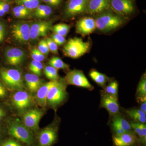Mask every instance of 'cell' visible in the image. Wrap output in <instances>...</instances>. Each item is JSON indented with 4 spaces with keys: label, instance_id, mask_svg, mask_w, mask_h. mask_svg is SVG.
Returning <instances> with one entry per match:
<instances>
[{
    "label": "cell",
    "instance_id": "17",
    "mask_svg": "<svg viewBox=\"0 0 146 146\" xmlns=\"http://www.w3.org/2000/svg\"><path fill=\"white\" fill-rule=\"evenodd\" d=\"M112 141L115 146H133L138 141V138L133 132H125L119 135H114Z\"/></svg>",
    "mask_w": 146,
    "mask_h": 146
},
{
    "label": "cell",
    "instance_id": "11",
    "mask_svg": "<svg viewBox=\"0 0 146 146\" xmlns=\"http://www.w3.org/2000/svg\"><path fill=\"white\" fill-rule=\"evenodd\" d=\"M52 23L50 21H39L31 25L30 39L35 40L42 36H46L52 29Z\"/></svg>",
    "mask_w": 146,
    "mask_h": 146
},
{
    "label": "cell",
    "instance_id": "16",
    "mask_svg": "<svg viewBox=\"0 0 146 146\" xmlns=\"http://www.w3.org/2000/svg\"><path fill=\"white\" fill-rule=\"evenodd\" d=\"M101 105L108 111L110 115H115L119 111L118 98L104 93L102 94Z\"/></svg>",
    "mask_w": 146,
    "mask_h": 146
},
{
    "label": "cell",
    "instance_id": "31",
    "mask_svg": "<svg viewBox=\"0 0 146 146\" xmlns=\"http://www.w3.org/2000/svg\"><path fill=\"white\" fill-rule=\"evenodd\" d=\"M113 120L118 123L126 132H133L131 129L130 124L125 118L118 115L116 116Z\"/></svg>",
    "mask_w": 146,
    "mask_h": 146
},
{
    "label": "cell",
    "instance_id": "10",
    "mask_svg": "<svg viewBox=\"0 0 146 146\" xmlns=\"http://www.w3.org/2000/svg\"><path fill=\"white\" fill-rule=\"evenodd\" d=\"M30 24L28 22L16 23L12 26V35L20 43H27L30 39Z\"/></svg>",
    "mask_w": 146,
    "mask_h": 146
},
{
    "label": "cell",
    "instance_id": "39",
    "mask_svg": "<svg viewBox=\"0 0 146 146\" xmlns=\"http://www.w3.org/2000/svg\"><path fill=\"white\" fill-rule=\"evenodd\" d=\"M112 125L115 132V135H119L127 132L114 120H112Z\"/></svg>",
    "mask_w": 146,
    "mask_h": 146
},
{
    "label": "cell",
    "instance_id": "46",
    "mask_svg": "<svg viewBox=\"0 0 146 146\" xmlns=\"http://www.w3.org/2000/svg\"><path fill=\"white\" fill-rule=\"evenodd\" d=\"M6 13L5 11L3 8L2 7L0 4V17H3Z\"/></svg>",
    "mask_w": 146,
    "mask_h": 146
},
{
    "label": "cell",
    "instance_id": "33",
    "mask_svg": "<svg viewBox=\"0 0 146 146\" xmlns=\"http://www.w3.org/2000/svg\"><path fill=\"white\" fill-rule=\"evenodd\" d=\"M138 97H146V75L143 76L138 84L137 88Z\"/></svg>",
    "mask_w": 146,
    "mask_h": 146
},
{
    "label": "cell",
    "instance_id": "37",
    "mask_svg": "<svg viewBox=\"0 0 146 146\" xmlns=\"http://www.w3.org/2000/svg\"><path fill=\"white\" fill-rule=\"evenodd\" d=\"M51 39L57 46H61L66 42L64 36L55 33L51 35Z\"/></svg>",
    "mask_w": 146,
    "mask_h": 146
},
{
    "label": "cell",
    "instance_id": "29",
    "mask_svg": "<svg viewBox=\"0 0 146 146\" xmlns=\"http://www.w3.org/2000/svg\"><path fill=\"white\" fill-rule=\"evenodd\" d=\"M52 29L54 33L65 37L70 31V26L66 24H58L54 26Z\"/></svg>",
    "mask_w": 146,
    "mask_h": 146
},
{
    "label": "cell",
    "instance_id": "41",
    "mask_svg": "<svg viewBox=\"0 0 146 146\" xmlns=\"http://www.w3.org/2000/svg\"><path fill=\"white\" fill-rule=\"evenodd\" d=\"M138 101L140 103V109L146 113V97H138Z\"/></svg>",
    "mask_w": 146,
    "mask_h": 146
},
{
    "label": "cell",
    "instance_id": "38",
    "mask_svg": "<svg viewBox=\"0 0 146 146\" xmlns=\"http://www.w3.org/2000/svg\"><path fill=\"white\" fill-rule=\"evenodd\" d=\"M38 49L44 55L48 54L49 52V50L48 45L44 39H42L39 42Z\"/></svg>",
    "mask_w": 146,
    "mask_h": 146
},
{
    "label": "cell",
    "instance_id": "22",
    "mask_svg": "<svg viewBox=\"0 0 146 146\" xmlns=\"http://www.w3.org/2000/svg\"><path fill=\"white\" fill-rule=\"evenodd\" d=\"M129 117L136 122L145 123L146 121L145 112L140 109H132L127 111Z\"/></svg>",
    "mask_w": 146,
    "mask_h": 146
},
{
    "label": "cell",
    "instance_id": "20",
    "mask_svg": "<svg viewBox=\"0 0 146 146\" xmlns=\"http://www.w3.org/2000/svg\"><path fill=\"white\" fill-rule=\"evenodd\" d=\"M25 84L29 91L35 93L43 84V81L38 76L33 74L27 73L25 76Z\"/></svg>",
    "mask_w": 146,
    "mask_h": 146
},
{
    "label": "cell",
    "instance_id": "4",
    "mask_svg": "<svg viewBox=\"0 0 146 146\" xmlns=\"http://www.w3.org/2000/svg\"><path fill=\"white\" fill-rule=\"evenodd\" d=\"M96 28L100 31L108 32L117 28L124 23L122 18L113 13H101L96 20Z\"/></svg>",
    "mask_w": 146,
    "mask_h": 146
},
{
    "label": "cell",
    "instance_id": "15",
    "mask_svg": "<svg viewBox=\"0 0 146 146\" xmlns=\"http://www.w3.org/2000/svg\"><path fill=\"white\" fill-rule=\"evenodd\" d=\"M95 20L91 17H84L80 19L76 24L77 33L83 36L89 35L96 29Z\"/></svg>",
    "mask_w": 146,
    "mask_h": 146
},
{
    "label": "cell",
    "instance_id": "3",
    "mask_svg": "<svg viewBox=\"0 0 146 146\" xmlns=\"http://www.w3.org/2000/svg\"><path fill=\"white\" fill-rule=\"evenodd\" d=\"M90 46L89 41L84 42L79 37L71 38L63 47V53L68 57L78 58L89 51Z\"/></svg>",
    "mask_w": 146,
    "mask_h": 146
},
{
    "label": "cell",
    "instance_id": "30",
    "mask_svg": "<svg viewBox=\"0 0 146 146\" xmlns=\"http://www.w3.org/2000/svg\"><path fill=\"white\" fill-rule=\"evenodd\" d=\"M43 65L41 62L33 60L29 65V69L33 74L40 76L42 75Z\"/></svg>",
    "mask_w": 146,
    "mask_h": 146
},
{
    "label": "cell",
    "instance_id": "19",
    "mask_svg": "<svg viewBox=\"0 0 146 146\" xmlns=\"http://www.w3.org/2000/svg\"><path fill=\"white\" fill-rule=\"evenodd\" d=\"M56 81H51L44 84L36 91V99L39 106L43 108L46 107L47 105V95L48 91Z\"/></svg>",
    "mask_w": 146,
    "mask_h": 146
},
{
    "label": "cell",
    "instance_id": "24",
    "mask_svg": "<svg viewBox=\"0 0 146 146\" xmlns=\"http://www.w3.org/2000/svg\"><path fill=\"white\" fill-rule=\"evenodd\" d=\"M52 9L49 6L45 5H39L35 9L34 16L38 18H46L50 16Z\"/></svg>",
    "mask_w": 146,
    "mask_h": 146
},
{
    "label": "cell",
    "instance_id": "27",
    "mask_svg": "<svg viewBox=\"0 0 146 146\" xmlns=\"http://www.w3.org/2000/svg\"><path fill=\"white\" fill-rule=\"evenodd\" d=\"M44 73L47 78L51 81H56L59 79L58 70L52 66H45Z\"/></svg>",
    "mask_w": 146,
    "mask_h": 146
},
{
    "label": "cell",
    "instance_id": "28",
    "mask_svg": "<svg viewBox=\"0 0 146 146\" xmlns=\"http://www.w3.org/2000/svg\"><path fill=\"white\" fill-rule=\"evenodd\" d=\"M18 5H22L29 10L35 9L40 4V0H16Z\"/></svg>",
    "mask_w": 146,
    "mask_h": 146
},
{
    "label": "cell",
    "instance_id": "43",
    "mask_svg": "<svg viewBox=\"0 0 146 146\" xmlns=\"http://www.w3.org/2000/svg\"><path fill=\"white\" fill-rule=\"evenodd\" d=\"M44 2L52 6H57L60 4L62 0H42Z\"/></svg>",
    "mask_w": 146,
    "mask_h": 146
},
{
    "label": "cell",
    "instance_id": "25",
    "mask_svg": "<svg viewBox=\"0 0 146 146\" xmlns=\"http://www.w3.org/2000/svg\"><path fill=\"white\" fill-rule=\"evenodd\" d=\"M48 64L50 66H52L57 70H68L69 68V66L68 64L63 62V60L57 56L52 58L49 61Z\"/></svg>",
    "mask_w": 146,
    "mask_h": 146
},
{
    "label": "cell",
    "instance_id": "6",
    "mask_svg": "<svg viewBox=\"0 0 146 146\" xmlns=\"http://www.w3.org/2000/svg\"><path fill=\"white\" fill-rule=\"evenodd\" d=\"M17 91L12 96L11 103L19 112L25 113L33 105L32 97L23 90Z\"/></svg>",
    "mask_w": 146,
    "mask_h": 146
},
{
    "label": "cell",
    "instance_id": "14",
    "mask_svg": "<svg viewBox=\"0 0 146 146\" xmlns=\"http://www.w3.org/2000/svg\"><path fill=\"white\" fill-rule=\"evenodd\" d=\"M88 0H69L65 13L68 17H73L85 11Z\"/></svg>",
    "mask_w": 146,
    "mask_h": 146
},
{
    "label": "cell",
    "instance_id": "2",
    "mask_svg": "<svg viewBox=\"0 0 146 146\" xmlns=\"http://www.w3.org/2000/svg\"><path fill=\"white\" fill-rule=\"evenodd\" d=\"M0 78L6 88L11 91H21L25 88L24 79L20 71L16 69H0Z\"/></svg>",
    "mask_w": 146,
    "mask_h": 146
},
{
    "label": "cell",
    "instance_id": "35",
    "mask_svg": "<svg viewBox=\"0 0 146 146\" xmlns=\"http://www.w3.org/2000/svg\"><path fill=\"white\" fill-rule=\"evenodd\" d=\"M31 57L33 60L39 62H42L45 59L44 55L36 48H35L32 50Z\"/></svg>",
    "mask_w": 146,
    "mask_h": 146
},
{
    "label": "cell",
    "instance_id": "5",
    "mask_svg": "<svg viewBox=\"0 0 146 146\" xmlns=\"http://www.w3.org/2000/svg\"><path fill=\"white\" fill-rule=\"evenodd\" d=\"M66 88L65 82L56 80L48 91L47 104L53 108H56L63 103L67 98Z\"/></svg>",
    "mask_w": 146,
    "mask_h": 146
},
{
    "label": "cell",
    "instance_id": "12",
    "mask_svg": "<svg viewBox=\"0 0 146 146\" xmlns=\"http://www.w3.org/2000/svg\"><path fill=\"white\" fill-rule=\"evenodd\" d=\"M110 6L115 12L123 16L130 15L134 9L132 0H110Z\"/></svg>",
    "mask_w": 146,
    "mask_h": 146
},
{
    "label": "cell",
    "instance_id": "42",
    "mask_svg": "<svg viewBox=\"0 0 146 146\" xmlns=\"http://www.w3.org/2000/svg\"><path fill=\"white\" fill-rule=\"evenodd\" d=\"M7 95L6 88L3 82L0 81V99L5 98Z\"/></svg>",
    "mask_w": 146,
    "mask_h": 146
},
{
    "label": "cell",
    "instance_id": "47",
    "mask_svg": "<svg viewBox=\"0 0 146 146\" xmlns=\"http://www.w3.org/2000/svg\"><path fill=\"white\" fill-rule=\"evenodd\" d=\"M9 1V0H0L1 1L7 2V1Z\"/></svg>",
    "mask_w": 146,
    "mask_h": 146
},
{
    "label": "cell",
    "instance_id": "26",
    "mask_svg": "<svg viewBox=\"0 0 146 146\" xmlns=\"http://www.w3.org/2000/svg\"><path fill=\"white\" fill-rule=\"evenodd\" d=\"M30 10L22 5H18L15 7L12 10L13 16L16 18H25L29 15Z\"/></svg>",
    "mask_w": 146,
    "mask_h": 146
},
{
    "label": "cell",
    "instance_id": "21",
    "mask_svg": "<svg viewBox=\"0 0 146 146\" xmlns=\"http://www.w3.org/2000/svg\"><path fill=\"white\" fill-rule=\"evenodd\" d=\"M131 129L138 137V141L141 143L146 145V125L143 123L132 122L130 123Z\"/></svg>",
    "mask_w": 146,
    "mask_h": 146
},
{
    "label": "cell",
    "instance_id": "8",
    "mask_svg": "<svg viewBox=\"0 0 146 146\" xmlns=\"http://www.w3.org/2000/svg\"><path fill=\"white\" fill-rule=\"evenodd\" d=\"M44 114L43 111L39 109L29 110L24 113L23 123L33 132H36L39 129V123Z\"/></svg>",
    "mask_w": 146,
    "mask_h": 146
},
{
    "label": "cell",
    "instance_id": "7",
    "mask_svg": "<svg viewBox=\"0 0 146 146\" xmlns=\"http://www.w3.org/2000/svg\"><path fill=\"white\" fill-rule=\"evenodd\" d=\"M64 81L66 84L83 87L90 90H92L94 88L83 72L79 70L69 71L65 76Z\"/></svg>",
    "mask_w": 146,
    "mask_h": 146
},
{
    "label": "cell",
    "instance_id": "44",
    "mask_svg": "<svg viewBox=\"0 0 146 146\" xmlns=\"http://www.w3.org/2000/svg\"><path fill=\"white\" fill-rule=\"evenodd\" d=\"M7 115V112L3 107L0 105V124L3 121Z\"/></svg>",
    "mask_w": 146,
    "mask_h": 146
},
{
    "label": "cell",
    "instance_id": "9",
    "mask_svg": "<svg viewBox=\"0 0 146 146\" xmlns=\"http://www.w3.org/2000/svg\"><path fill=\"white\" fill-rule=\"evenodd\" d=\"M57 128L52 125L40 131L37 136V146H52L57 138Z\"/></svg>",
    "mask_w": 146,
    "mask_h": 146
},
{
    "label": "cell",
    "instance_id": "23",
    "mask_svg": "<svg viewBox=\"0 0 146 146\" xmlns=\"http://www.w3.org/2000/svg\"><path fill=\"white\" fill-rule=\"evenodd\" d=\"M89 76L93 80L102 87H104L109 78L104 74L96 70H92L89 73Z\"/></svg>",
    "mask_w": 146,
    "mask_h": 146
},
{
    "label": "cell",
    "instance_id": "13",
    "mask_svg": "<svg viewBox=\"0 0 146 146\" xmlns=\"http://www.w3.org/2000/svg\"><path fill=\"white\" fill-rule=\"evenodd\" d=\"M6 61L9 65L17 66L21 65L25 58V52L21 49L11 48L6 49L5 52Z\"/></svg>",
    "mask_w": 146,
    "mask_h": 146
},
{
    "label": "cell",
    "instance_id": "40",
    "mask_svg": "<svg viewBox=\"0 0 146 146\" xmlns=\"http://www.w3.org/2000/svg\"><path fill=\"white\" fill-rule=\"evenodd\" d=\"M6 28L5 25L3 22L0 21V43L3 42L5 37Z\"/></svg>",
    "mask_w": 146,
    "mask_h": 146
},
{
    "label": "cell",
    "instance_id": "34",
    "mask_svg": "<svg viewBox=\"0 0 146 146\" xmlns=\"http://www.w3.org/2000/svg\"><path fill=\"white\" fill-rule=\"evenodd\" d=\"M0 146H26L17 141L15 138H11L3 139L0 143Z\"/></svg>",
    "mask_w": 146,
    "mask_h": 146
},
{
    "label": "cell",
    "instance_id": "18",
    "mask_svg": "<svg viewBox=\"0 0 146 146\" xmlns=\"http://www.w3.org/2000/svg\"><path fill=\"white\" fill-rule=\"evenodd\" d=\"M110 7V0H88L85 12L90 14H97Z\"/></svg>",
    "mask_w": 146,
    "mask_h": 146
},
{
    "label": "cell",
    "instance_id": "45",
    "mask_svg": "<svg viewBox=\"0 0 146 146\" xmlns=\"http://www.w3.org/2000/svg\"><path fill=\"white\" fill-rule=\"evenodd\" d=\"M5 131L3 127L0 124V143L3 140L5 135Z\"/></svg>",
    "mask_w": 146,
    "mask_h": 146
},
{
    "label": "cell",
    "instance_id": "32",
    "mask_svg": "<svg viewBox=\"0 0 146 146\" xmlns=\"http://www.w3.org/2000/svg\"><path fill=\"white\" fill-rule=\"evenodd\" d=\"M118 83L116 81L111 82L106 87L105 93L118 98Z\"/></svg>",
    "mask_w": 146,
    "mask_h": 146
},
{
    "label": "cell",
    "instance_id": "1",
    "mask_svg": "<svg viewBox=\"0 0 146 146\" xmlns=\"http://www.w3.org/2000/svg\"><path fill=\"white\" fill-rule=\"evenodd\" d=\"M7 132L9 136L26 146H35L36 141L34 133L23 123L13 120L9 123Z\"/></svg>",
    "mask_w": 146,
    "mask_h": 146
},
{
    "label": "cell",
    "instance_id": "36",
    "mask_svg": "<svg viewBox=\"0 0 146 146\" xmlns=\"http://www.w3.org/2000/svg\"><path fill=\"white\" fill-rule=\"evenodd\" d=\"M49 50L51 52L53 53L56 54L58 52V46L53 41L51 38L47 37L46 40Z\"/></svg>",
    "mask_w": 146,
    "mask_h": 146
}]
</instances>
